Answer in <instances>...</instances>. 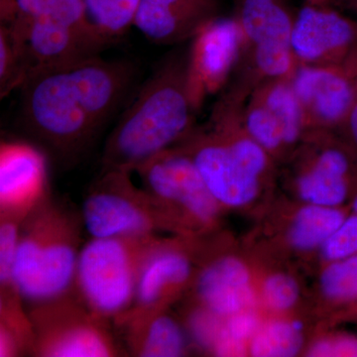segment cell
I'll return each mask as SVG.
<instances>
[{"mask_svg": "<svg viewBox=\"0 0 357 357\" xmlns=\"http://www.w3.org/2000/svg\"><path fill=\"white\" fill-rule=\"evenodd\" d=\"M25 82L20 56L7 25L0 26V93L4 98Z\"/></svg>", "mask_w": 357, "mask_h": 357, "instance_id": "cell-27", "label": "cell"}, {"mask_svg": "<svg viewBox=\"0 0 357 357\" xmlns=\"http://www.w3.org/2000/svg\"><path fill=\"white\" fill-rule=\"evenodd\" d=\"M349 169L351 162L345 152L335 147L326 148L300 176L301 197L319 206L342 203L347 197Z\"/></svg>", "mask_w": 357, "mask_h": 357, "instance_id": "cell-20", "label": "cell"}, {"mask_svg": "<svg viewBox=\"0 0 357 357\" xmlns=\"http://www.w3.org/2000/svg\"><path fill=\"white\" fill-rule=\"evenodd\" d=\"M131 174L102 170L86 192L79 213L91 238L150 236L163 229L151 199Z\"/></svg>", "mask_w": 357, "mask_h": 357, "instance_id": "cell-8", "label": "cell"}, {"mask_svg": "<svg viewBox=\"0 0 357 357\" xmlns=\"http://www.w3.org/2000/svg\"><path fill=\"white\" fill-rule=\"evenodd\" d=\"M50 196L45 155L27 143L0 147V215L24 220Z\"/></svg>", "mask_w": 357, "mask_h": 357, "instance_id": "cell-15", "label": "cell"}, {"mask_svg": "<svg viewBox=\"0 0 357 357\" xmlns=\"http://www.w3.org/2000/svg\"><path fill=\"white\" fill-rule=\"evenodd\" d=\"M16 15L102 35L89 20L84 0H16Z\"/></svg>", "mask_w": 357, "mask_h": 357, "instance_id": "cell-22", "label": "cell"}, {"mask_svg": "<svg viewBox=\"0 0 357 357\" xmlns=\"http://www.w3.org/2000/svg\"><path fill=\"white\" fill-rule=\"evenodd\" d=\"M6 25L20 56L24 84L37 75L100 57V52L112 44L98 33L20 15Z\"/></svg>", "mask_w": 357, "mask_h": 357, "instance_id": "cell-10", "label": "cell"}, {"mask_svg": "<svg viewBox=\"0 0 357 357\" xmlns=\"http://www.w3.org/2000/svg\"><path fill=\"white\" fill-rule=\"evenodd\" d=\"M157 234L89 238L77 258L74 293L89 311L114 321L132 306L143 259Z\"/></svg>", "mask_w": 357, "mask_h": 357, "instance_id": "cell-5", "label": "cell"}, {"mask_svg": "<svg viewBox=\"0 0 357 357\" xmlns=\"http://www.w3.org/2000/svg\"><path fill=\"white\" fill-rule=\"evenodd\" d=\"M354 79H356V84H357V66H356V72H354Z\"/></svg>", "mask_w": 357, "mask_h": 357, "instance_id": "cell-37", "label": "cell"}, {"mask_svg": "<svg viewBox=\"0 0 357 357\" xmlns=\"http://www.w3.org/2000/svg\"><path fill=\"white\" fill-rule=\"evenodd\" d=\"M18 292L0 294V356H32L34 333Z\"/></svg>", "mask_w": 357, "mask_h": 357, "instance_id": "cell-21", "label": "cell"}, {"mask_svg": "<svg viewBox=\"0 0 357 357\" xmlns=\"http://www.w3.org/2000/svg\"><path fill=\"white\" fill-rule=\"evenodd\" d=\"M298 294L297 283L285 275H275L265 283V299L270 307L276 310H285L293 306Z\"/></svg>", "mask_w": 357, "mask_h": 357, "instance_id": "cell-31", "label": "cell"}, {"mask_svg": "<svg viewBox=\"0 0 357 357\" xmlns=\"http://www.w3.org/2000/svg\"><path fill=\"white\" fill-rule=\"evenodd\" d=\"M198 110L190 96L188 56L164 61L143 84L103 147L102 170L136 169L184 140L196 126Z\"/></svg>", "mask_w": 357, "mask_h": 357, "instance_id": "cell-2", "label": "cell"}, {"mask_svg": "<svg viewBox=\"0 0 357 357\" xmlns=\"http://www.w3.org/2000/svg\"><path fill=\"white\" fill-rule=\"evenodd\" d=\"M132 66L89 59L30 77L21 116L27 130L63 158L86 151L132 83Z\"/></svg>", "mask_w": 357, "mask_h": 357, "instance_id": "cell-1", "label": "cell"}, {"mask_svg": "<svg viewBox=\"0 0 357 357\" xmlns=\"http://www.w3.org/2000/svg\"><path fill=\"white\" fill-rule=\"evenodd\" d=\"M22 222L13 215H0V293L17 291L14 285L13 266Z\"/></svg>", "mask_w": 357, "mask_h": 357, "instance_id": "cell-26", "label": "cell"}, {"mask_svg": "<svg viewBox=\"0 0 357 357\" xmlns=\"http://www.w3.org/2000/svg\"><path fill=\"white\" fill-rule=\"evenodd\" d=\"M191 274L189 257L172 243L157 237L141 264L132 306L123 314L165 310Z\"/></svg>", "mask_w": 357, "mask_h": 357, "instance_id": "cell-17", "label": "cell"}, {"mask_svg": "<svg viewBox=\"0 0 357 357\" xmlns=\"http://www.w3.org/2000/svg\"><path fill=\"white\" fill-rule=\"evenodd\" d=\"M246 130L266 152L292 146L307 130L291 77L263 82L243 107Z\"/></svg>", "mask_w": 357, "mask_h": 357, "instance_id": "cell-13", "label": "cell"}, {"mask_svg": "<svg viewBox=\"0 0 357 357\" xmlns=\"http://www.w3.org/2000/svg\"><path fill=\"white\" fill-rule=\"evenodd\" d=\"M349 131L352 141L357 147V102L352 109L351 114L347 116V121H344V126H342Z\"/></svg>", "mask_w": 357, "mask_h": 357, "instance_id": "cell-35", "label": "cell"}, {"mask_svg": "<svg viewBox=\"0 0 357 357\" xmlns=\"http://www.w3.org/2000/svg\"><path fill=\"white\" fill-rule=\"evenodd\" d=\"M222 0H140L134 26L159 45L191 41L220 16Z\"/></svg>", "mask_w": 357, "mask_h": 357, "instance_id": "cell-16", "label": "cell"}, {"mask_svg": "<svg viewBox=\"0 0 357 357\" xmlns=\"http://www.w3.org/2000/svg\"><path fill=\"white\" fill-rule=\"evenodd\" d=\"M357 251V217L344 222L326 241L325 255L330 259L349 257Z\"/></svg>", "mask_w": 357, "mask_h": 357, "instance_id": "cell-30", "label": "cell"}, {"mask_svg": "<svg viewBox=\"0 0 357 357\" xmlns=\"http://www.w3.org/2000/svg\"><path fill=\"white\" fill-rule=\"evenodd\" d=\"M17 13V7H16V0H0V16H1V23L7 24L15 17Z\"/></svg>", "mask_w": 357, "mask_h": 357, "instance_id": "cell-34", "label": "cell"}, {"mask_svg": "<svg viewBox=\"0 0 357 357\" xmlns=\"http://www.w3.org/2000/svg\"><path fill=\"white\" fill-rule=\"evenodd\" d=\"M243 100L222 93L210 119L180 146L194 161L218 203L241 206L252 201L267 170L266 150L246 130Z\"/></svg>", "mask_w": 357, "mask_h": 357, "instance_id": "cell-3", "label": "cell"}, {"mask_svg": "<svg viewBox=\"0 0 357 357\" xmlns=\"http://www.w3.org/2000/svg\"><path fill=\"white\" fill-rule=\"evenodd\" d=\"M256 328H257V319L253 314L238 312V314H232L231 318L225 321L222 335L218 340L220 338L227 337L234 342L244 344V340L250 337L255 333Z\"/></svg>", "mask_w": 357, "mask_h": 357, "instance_id": "cell-32", "label": "cell"}, {"mask_svg": "<svg viewBox=\"0 0 357 357\" xmlns=\"http://www.w3.org/2000/svg\"><path fill=\"white\" fill-rule=\"evenodd\" d=\"M93 24L114 43L134 26L140 0H84Z\"/></svg>", "mask_w": 357, "mask_h": 357, "instance_id": "cell-24", "label": "cell"}, {"mask_svg": "<svg viewBox=\"0 0 357 357\" xmlns=\"http://www.w3.org/2000/svg\"><path fill=\"white\" fill-rule=\"evenodd\" d=\"M135 173L158 213L163 229L172 227L177 211L199 223H211L218 215V202L195 165L180 146L165 150Z\"/></svg>", "mask_w": 357, "mask_h": 357, "instance_id": "cell-9", "label": "cell"}, {"mask_svg": "<svg viewBox=\"0 0 357 357\" xmlns=\"http://www.w3.org/2000/svg\"><path fill=\"white\" fill-rule=\"evenodd\" d=\"M311 356H357V340L354 338H338L325 340L312 347Z\"/></svg>", "mask_w": 357, "mask_h": 357, "instance_id": "cell-33", "label": "cell"}, {"mask_svg": "<svg viewBox=\"0 0 357 357\" xmlns=\"http://www.w3.org/2000/svg\"><path fill=\"white\" fill-rule=\"evenodd\" d=\"M302 335L298 324H268L258 330L251 344L253 356L259 357H288L299 351Z\"/></svg>", "mask_w": 357, "mask_h": 357, "instance_id": "cell-25", "label": "cell"}, {"mask_svg": "<svg viewBox=\"0 0 357 357\" xmlns=\"http://www.w3.org/2000/svg\"><path fill=\"white\" fill-rule=\"evenodd\" d=\"M33 356L112 357L126 356L110 321L84 306L74 292L30 306Z\"/></svg>", "mask_w": 357, "mask_h": 357, "instance_id": "cell-7", "label": "cell"}, {"mask_svg": "<svg viewBox=\"0 0 357 357\" xmlns=\"http://www.w3.org/2000/svg\"><path fill=\"white\" fill-rule=\"evenodd\" d=\"M190 42L188 84L199 112L206 98L227 88L234 76L243 53V34L236 16H218Z\"/></svg>", "mask_w": 357, "mask_h": 357, "instance_id": "cell-12", "label": "cell"}, {"mask_svg": "<svg viewBox=\"0 0 357 357\" xmlns=\"http://www.w3.org/2000/svg\"><path fill=\"white\" fill-rule=\"evenodd\" d=\"M225 323V317L204 307L192 312L189 319L192 337L201 347L211 351L222 335Z\"/></svg>", "mask_w": 357, "mask_h": 357, "instance_id": "cell-29", "label": "cell"}, {"mask_svg": "<svg viewBox=\"0 0 357 357\" xmlns=\"http://www.w3.org/2000/svg\"><path fill=\"white\" fill-rule=\"evenodd\" d=\"M291 43L297 65L340 68L354 77L357 20L321 4H307L295 15Z\"/></svg>", "mask_w": 357, "mask_h": 357, "instance_id": "cell-11", "label": "cell"}, {"mask_svg": "<svg viewBox=\"0 0 357 357\" xmlns=\"http://www.w3.org/2000/svg\"><path fill=\"white\" fill-rule=\"evenodd\" d=\"M236 18L244 44L227 89L246 100L263 82L292 77L297 67L291 43L295 15L285 0H238Z\"/></svg>", "mask_w": 357, "mask_h": 357, "instance_id": "cell-6", "label": "cell"}, {"mask_svg": "<svg viewBox=\"0 0 357 357\" xmlns=\"http://www.w3.org/2000/svg\"><path fill=\"white\" fill-rule=\"evenodd\" d=\"M335 1L345 7V8L357 13V0H335Z\"/></svg>", "mask_w": 357, "mask_h": 357, "instance_id": "cell-36", "label": "cell"}, {"mask_svg": "<svg viewBox=\"0 0 357 357\" xmlns=\"http://www.w3.org/2000/svg\"><path fill=\"white\" fill-rule=\"evenodd\" d=\"M321 286L324 292L333 299L357 297V255L328 268Z\"/></svg>", "mask_w": 357, "mask_h": 357, "instance_id": "cell-28", "label": "cell"}, {"mask_svg": "<svg viewBox=\"0 0 357 357\" xmlns=\"http://www.w3.org/2000/svg\"><path fill=\"white\" fill-rule=\"evenodd\" d=\"M114 323L123 333L124 349L131 356L177 357L185 351L182 328L166 309L123 314Z\"/></svg>", "mask_w": 357, "mask_h": 357, "instance_id": "cell-18", "label": "cell"}, {"mask_svg": "<svg viewBox=\"0 0 357 357\" xmlns=\"http://www.w3.org/2000/svg\"><path fill=\"white\" fill-rule=\"evenodd\" d=\"M291 84L307 129L342 128L357 102L356 79L340 68L298 64Z\"/></svg>", "mask_w": 357, "mask_h": 357, "instance_id": "cell-14", "label": "cell"}, {"mask_svg": "<svg viewBox=\"0 0 357 357\" xmlns=\"http://www.w3.org/2000/svg\"><path fill=\"white\" fill-rule=\"evenodd\" d=\"M84 229L79 211L51 196L23 220L13 281L26 304L33 306L74 292Z\"/></svg>", "mask_w": 357, "mask_h": 357, "instance_id": "cell-4", "label": "cell"}, {"mask_svg": "<svg viewBox=\"0 0 357 357\" xmlns=\"http://www.w3.org/2000/svg\"><path fill=\"white\" fill-rule=\"evenodd\" d=\"M197 290L204 307L225 318L238 314L253 301L248 270L232 257L218 258L204 268Z\"/></svg>", "mask_w": 357, "mask_h": 357, "instance_id": "cell-19", "label": "cell"}, {"mask_svg": "<svg viewBox=\"0 0 357 357\" xmlns=\"http://www.w3.org/2000/svg\"><path fill=\"white\" fill-rule=\"evenodd\" d=\"M344 223L338 211L324 206H307L300 211L291 229V241L296 248L311 249L328 241Z\"/></svg>", "mask_w": 357, "mask_h": 357, "instance_id": "cell-23", "label": "cell"}, {"mask_svg": "<svg viewBox=\"0 0 357 357\" xmlns=\"http://www.w3.org/2000/svg\"><path fill=\"white\" fill-rule=\"evenodd\" d=\"M354 208H356V210L357 211V198L356 199V203H354Z\"/></svg>", "mask_w": 357, "mask_h": 357, "instance_id": "cell-38", "label": "cell"}]
</instances>
